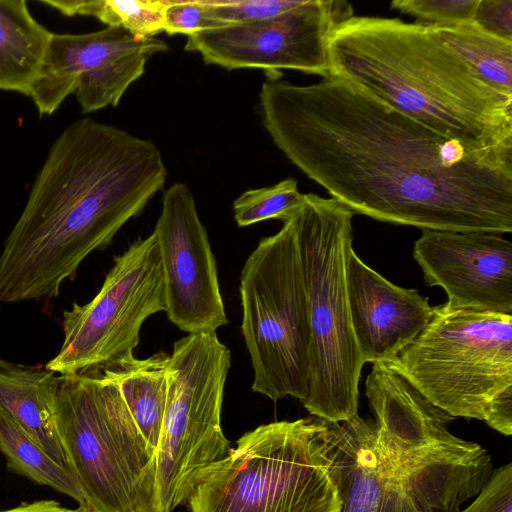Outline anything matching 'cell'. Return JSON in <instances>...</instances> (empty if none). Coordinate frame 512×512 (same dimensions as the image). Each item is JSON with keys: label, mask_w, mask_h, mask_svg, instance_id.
<instances>
[{"label": "cell", "mask_w": 512, "mask_h": 512, "mask_svg": "<svg viewBox=\"0 0 512 512\" xmlns=\"http://www.w3.org/2000/svg\"><path fill=\"white\" fill-rule=\"evenodd\" d=\"M157 146L84 118L56 138L0 254V302L59 295L165 185Z\"/></svg>", "instance_id": "obj_2"}, {"label": "cell", "mask_w": 512, "mask_h": 512, "mask_svg": "<svg viewBox=\"0 0 512 512\" xmlns=\"http://www.w3.org/2000/svg\"><path fill=\"white\" fill-rule=\"evenodd\" d=\"M346 287L355 341L364 363H386L429 323L433 307L415 289L388 281L349 250Z\"/></svg>", "instance_id": "obj_15"}, {"label": "cell", "mask_w": 512, "mask_h": 512, "mask_svg": "<svg viewBox=\"0 0 512 512\" xmlns=\"http://www.w3.org/2000/svg\"><path fill=\"white\" fill-rule=\"evenodd\" d=\"M165 310L161 256L152 233L115 257L91 301L63 312V343L45 366L59 375L101 370L132 355L144 321Z\"/></svg>", "instance_id": "obj_10"}, {"label": "cell", "mask_w": 512, "mask_h": 512, "mask_svg": "<svg viewBox=\"0 0 512 512\" xmlns=\"http://www.w3.org/2000/svg\"><path fill=\"white\" fill-rule=\"evenodd\" d=\"M320 421L340 512H401L396 476L376 448L374 421L358 414L343 422Z\"/></svg>", "instance_id": "obj_17"}, {"label": "cell", "mask_w": 512, "mask_h": 512, "mask_svg": "<svg viewBox=\"0 0 512 512\" xmlns=\"http://www.w3.org/2000/svg\"><path fill=\"white\" fill-rule=\"evenodd\" d=\"M483 421L503 435L512 434V389L502 392L492 401Z\"/></svg>", "instance_id": "obj_31"}, {"label": "cell", "mask_w": 512, "mask_h": 512, "mask_svg": "<svg viewBox=\"0 0 512 512\" xmlns=\"http://www.w3.org/2000/svg\"><path fill=\"white\" fill-rule=\"evenodd\" d=\"M479 0H395L390 6L414 16L416 23L443 27L473 21Z\"/></svg>", "instance_id": "obj_27"}, {"label": "cell", "mask_w": 512, "mask_h": 512, "mask_svg": "<svg viewBox=\"0 0 512 512\" xmlns=\"http://www.w3.org/2000/svg\"><path fill=\"white\" fill-rule=\"evenodd\" d=\"M230 364V350L216 332L187 334L173 344L155 449L157 512L186 503L203 473L232 449L221 427Z\"/></svg>", "instance_id": "obj_9"}, {"label": "cell", "mask_w": 512, "mask_h": 512, "mask_svg": "<svg viewBox=\"0 0 512 512\" xmlns=\"http://www.w3.org/2000/svg\"><path fill=\"white\" fill-rule=\"evenodd\" d=\"M329 54L330 75L474 152L512 163V95L486 82L433 27L352 16L334 29Z\"/></svg>", "instance_id": "obj_3"}, {"label": "cell", "mask_w": 512, "mask_h": 512, "mask_svg": "<svg viewBox=\"0 0 512 512\" xmlns=\"http://www.w3.org/2000/svg\"><path fill=\"white\" fill-rule=\"evenodd\" d=\"M262 123L354 214L421 230L512 232V163L474 152L330 75L263 82Z\"/></svg>", "instance_id": "obj_1"}, {"label": "cell", "mask_w": 512, "mask_h": 512, "mask_svg": "<svg viewBox=\"0 0 512 512\" xmlns=\"http://www.w3.org/2000/svg\"><path fill=\"white\" fill-rule=\"evenodd\" d=\"M352 16L353 8L346 1L304 0L267 20L196 32L187 37L184 49L227 70L293 69L326 78L331 72L330 37Z\"/></svg>", "instance_id": "obj_12"}, {"label": "cell", "mask_w": 512, "mask_h": 512, "mask_svg": "<svg viewBox=\"0 0 512 512\" xmlns=\"http://www.w3.org/2000/svg\"><path fill=\"white\" fill-rule=\"evenodd\" d=\"M0 452L7 468L38 485L48 486L80 504L85 503L81 488L65 466L56 462L29 433L0 408Z\"/></svg>", "instance_id": "obj_22"}, {"label": "cell", "mask_w": 512, "mask_h": 512, "mask_svg": "<svg viewBox=\"0 0 512 512\" xmlns=\"http://www.w3.org/2000/svg\"><path fill=\"white\" fill-rule=\"evenodd\" d=\"M353 215L333 198L308 193L292 217L310 327L308 392L301 403L311 415L328 422L358 414L365 364L353 334L346 287Z\"/></svg>", "instance_id": "obj_4"}, {"label": "cell", "mask_w": 512, "mask_h": 512, "mask_svg": "<svg viewBox=\"0 0 512 512\" xmlns=\"http://www.w3.org/2000/svg\"><path fill=\"white\" fill-rule=\"evenodd\" d=\"M381 364L450 416L483 421L492 401L512 389V315L445 302L433 307L412 342Z\"/></svg>", "instance_id": "obj_7"}, {"label": "cell", "mask_w": 512, "mask_h": 512, "mask_svg": "<svg viewBox=\"0 0 512 512\" xmlns=\"http://www.w3.org/2000/svg\"><path fill=\"white\" fill-rule=\"evenodd\" d=\"M65 16L95 17L107 27L122 28L137 38L164 32V0H42Z\"/></svg>", "instance_id": "obj_24"}, {"label": "cell", "mask_w": 512, "mask_h": 512, "mask_svg": "<svg viewBox=\"0 0 512 512\" xmlns=\"http://www.w3.org/2000/svg\"><path fill=\"white\" fill-rule=\"evenodd\" d=\"M473 21L488 33L512 41V0H479Z\"/></svg>", "instance_id": "obj_30"}, {"label": "cell", "mask_w": 512, "mask_h": 512, "mask_svg": "<svg viewBox=\"0 0 512 512\" xmlns=\"http://www.w3.org/2000/svg\"><path fill=\"white\" fill-rule=\"evenodd\" d=\"M159 246L169 321L188 334L228 324L215 256L189 187L165 190L153 231Z\"/></svg>", "instance_id": "obj_13"}, {"label": "cell", "mask_w": 512, "mask_h": 512, "mask_svg": "<svg viewBox=\"0 0 512 512\" xmlns=\"http://www.w3.org/2000/svg\"><path fill=\"white\" fill-rule=\"evenodd\" d=\"M49 392L67 465L97 512H157L156 453L100 370L54 375Z\"/></svg>", "instance_id": "obj_5"}, {"label": "cell", "mask_w": 512, "mask_h": 512, "mask_svg": "<svg viewBox=\"0 0 512 512\" xmlns=\"http://www.w3.org/2000/svg\"><path fill=\"white\" fill-rule=\"evenodd\" d=\"M413 257L448 305L512 315V244L503 234L424 230Z\"/></svg>", "instance_id": "obj_14"}, {"label": "cell", "mask_w": 512, "mask_h": 512, "mask_svg": "<svg viewBox=\"0 0 512 512\" xmlns=\"http://www.w3.org/2000/svg\"><path fill=\"white\" fill-rule=\"evenodd\" d=\"M164 2V32L168 35L183 34L188 37L211 27L199 0H164Z\"/></svg>", "instance_id": "obj_29"}, {"label": "cell", "mask_w": 512, "mask_h": 512, "mask_svg": "<svg viewBox=\"0 0 512 512\" xmlns=\"http://www.w3.org/2000/svg\"><path fill=\"white\" fill-rule=\"evenodd\" d=\"M0 512H77V509H69L54 500H38L20 505Z\"/></svg>", "instance_id": "obj_32"}, {"label": "cell", "mask_w": 512, "mask_h": 512, "mask_svg": "<svg viewBox=\"0 0 512 512\" xmlns=\"http://www.w3.org/2000/svg\"><path fill=\"white\" fill-rule=\"evenodd\" d=\"M77 512H97L92 506L87 503L80 504Z\"/></svg>", "instance_id": "obj_33"}, {"label": "cell", "mask_w": 512, "mask_h": 512, "mask_svg": "<svg viewBox=\"0 0 512 512\" xmlns=\"http://www.w3.org/2000/svg\"><path fill=\"white\" fill-rule=\"evenodd\" d=\"M433 29L486 82L512 95V41L488 33L474 21Z\"/></svg>", "instance_id": "obj_23"}, {"label": "cell", "mask_w": 512, "mask_h": 512, "mask_svg": "<svg viewBox=\"0 0 512 512\" xmlns=\"http://www.w3.org/2000/svg\"><path fill=\"white\" fill-rule=\"evenodd\" d=\"M493 463L481 445L456 438L430 449L419 459L392 470L401 512H457L489 481Z\"/></svg>", "instance_id": "obj_18"}, {"label": "cell", "mask_w": 512, "mask_h": 512, "mask_svg": "<svg viewBox=\"0 0 512 512\" xmlns=\"http://www.w3.org/2000/svg\"><path fill=\"white\" fill-rule=\"evenodd\" d=\"M168 360L163 351L145 359L132 354L100 370L117 386L138 429L155 449L166 407Z\"/></svg>", "instance_id": "obj_20"}, {"label": "cell", "mask_w": 512, "mask_h": 512, "mask_svg": "<svg viewBox=\"0 0 512 512\" xmlns=\"http://www.w3.org/2000/svg\"><path fill=\"white\" fill-rule=\"evenodd\" d=\"M320 418L278 421L245 433L192 491L190 512H340Z\"/></svg>", "instance_id": "obj_6"}, {"label": "cell", "mask_w": 512, "mask_h": 512, "mask_svg": "<svg viewBox=\"0 0 512 512\" xmlns=\"http://www.w3.org/2000/svg\"><path fill=\"white\" fill-rule=\"evenodd\" d=\"M457 512H512V463L494 469L481 492Z\"/></svg>", "instance_id": "obj_28"}, {"label": "cell", "mask_w": 512, "mask_h": 512, "mask_svg": "<svg viewBox=\"0 0 512 512\" xmlns=\"http://www.w3.org/2000/svg\"><path fill=\"white\" fill-rule=\"evenodd\" d=\"M304 0H199L210 28L259 22L276 17Z\"/></svg>", "instance_id": "obj_26"}, {"label": "cell", "mask_w": 512, "mask_h": 512, "mask_svg": "<svg viewBox=\"0 0 512 512\" xmlns=\"http://www.w3.org/2000/svg\"><path fill=\"white\" fill-rule=\"evenodd\" d=\"M241 332L254 373L252 391L271 400H304L310 372V327L292 218L262 238L240 275Z\"/></svg>", "instance_id": "obj_8"}, {"label": "cell", "mask_w": 512, "mask_h": 512, "mask_svg": "<svg viewBox=\"0 0 512 512\" xmlns=\"http://www.w3.org/2000/svg\"><path fill=\"white\" fill-rule=\"evenodd\" d=\"M51 35L32 16L27 1L0 0V90L28 95Z\"/></svg>", "instance_id": "obj_21"}, {"label": "cell", "mask_w": 512, "mask_h": 512, "mask_svg": "<svg viewBox=\"0 0 512 512\" xmlns=\"http://www.w3.org/2000/svg\"><path fill=\"white\" fill-rule=\"evenodd\" d=\"M54 375L46 366L17 364L0 358V408L56 462L68 468L49 392Z\"/></svg>", "instance_id": "obj_19"}, {"label": "cell", "mask_w": 512, "mask_h": 512, "mask_svg": "<svg viewBox=\"0 0 512 512\" xmlns=\"http://www.w3.org/2000/svg\"><path fill=\"white\" fill-rule=\"evenodd\" d=\"M169 49L157 38H137L122 28L84 34L52 33L28 95L40 115H51L74 94L83 113L117 106L147 61Z\"/></svg>", "instance_id": "obj_11"}, {"label": "cell", "mask_w": 512, "mask_h": 512, "mask_svg": "<svg viewBox=\"0 0 512 512\" xmlns=\"http://www.w3.org/2000/svg\"><path fill=\"white\" fill-rule=\"evenodd\" d=\"M365 394L375 417L377 451L391 470L457 438L447 428L454 417L381 363L373 364L365 381Z\"/></svg>", "instance_id": "obj_16"}, {"label": "cell", "mask_w": 512, "mask_h": 512, "mask_svg": "<svg viewBox=\"0 0 512 512\" xmlns=\"http://www.w3.org/2000/svg\"><path fill=\"white\" fill-rule=\"evenodd\" d=\"M305 201L293 178L274 185L244 191L233 203L234 219L239 227L277 219L290 220Z\"/></svg>", "instance_id": "obj_25"}]
</instances>
